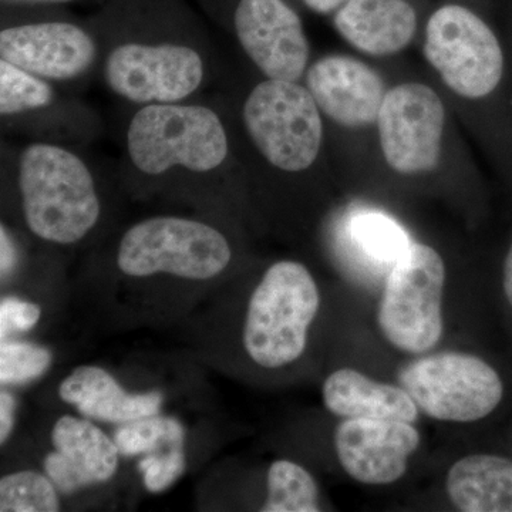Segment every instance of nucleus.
Wrapping results in <instances>:
<instances>
[{"instance_id":"f257e3e1","label":"nucleus","mask_w":512,"mask_h":512,"mask_svg":"<svg viewBox=\"0 0 512 512\" xmlns=\"http://www.w3.org/2000/svg\"><path fill=\"white\" fill-rule=\"evenodd\" d=\"M231 156L224 117L204 104H147L127 126V164L143 177H211L224 171Z\"/></svg>"},{"instance_id":"f03ea898","label":"nucleus","mask_w":512,"mask_h":512,"mask_svg":"<svg viewBox=\"0 0 512 512\" xmlns=\"http://www.w3.org/2000/svg\"><path fill=\"white\" fill-rule=\"evenodd\" d=\"M107 87L136 106L181 103L207 83L211 63L200 42L170 29H124L101 45Z\"/></svg>"},{"instance_id":"7ed1b4c3","label":"nucleus","mask_w":512,"mask_h":512,"mask_svg":"<svg viewBox=\"0 0 512 512\" xmlns=\"http://www.w3.org/2000/svg\"><path fill=\"white\" fill-rule=\"evenodd\" d=\"M16 165L23 215L36 237L76 244L96 227L101 212L96 181L76 151L36 141L20 151Z\"/></svg>"},{"instance_id":"20e7f679","label":"nucleus","mask_w":512,"mask_h":512,"mask_svg":"<svg viewBox=\"0 0 512 512\" xmlns=\"http://www.w3.org/2000/svg\"><path fill=\"white\" fill-rule=\"evenodd\" d=\"M319 305L318 286L308 268L299 262H276L249 301L244 329L248 355L266 369L295 362L305 352Z\"/></svg>"},{"instance_id":"39448f33","label":"nucleus","mask_w":512,"mask_h":512,"mask_svg":"<svg viewBox=\"0 0 512 512\" xmlns=\"http://www.w3.org/2000/svg\"><path fill=\"white\" fill-rule=\"evenodd\" d=\"M241 120L252 146L276 170L302 173L318 160L322 113L308 87L265 79L249 92Z\"/></svg>"},{"instance_id":"423d86ee","label":"nucleus","mask_w":512,"mask_h":512,"mask_svg":"<svg viewBox=\"0 0 512 512\" xmlns=\"http://www.w3.org/2000/svg\"><path fill=\"white\" fill-rule=\"evenodd\" d=\"M232 258L228 239L205 222L154 217L121 238L117 265L128 276L171 274L205 281L220 275Z\"/></svg>"},{"instance_id":"0eeeda50","label":"nucleus","mask_w":512,"mask_h":512,"mask_svg":"<svg viewBox=\"0 0 512 512\" xmlns=\"http://www.w3.org/2000/svg\"><path fill=\"white\" fill-rule=\"evenodd\" d=\"M446 265L436 249L410 244L393 264L379 305L380 329L403 352H427L443 335Z\"/></svg>"},{"instance_id":"6e6552de","label":"nucleus","mask_w":512,"mask_h":512,"mask_svg":"<svg viewBox=\"0 0 512 512\" xmlns=\"http://www.w3.org/2000/svg\"><path fill=\"white\" fill-rule=\"evenodd\" d=\"M424 56L458 96L477 100L497 89L504 55L493 29L463 3L439 6L427 20Z\"/></svg>"},{"instance_id":"1a4fd4ad","label":"nucleus","mask_w":512,"mask_h":512,"mask_svg":"<svg viewBox=\"0 0 512 512\" xmlns=\"http://www.w3.org/2000/svg\"><path fill=\"white\" fill-rule=\"evenodd\" d=\"M400 386L431 419L471 423L500 406L504 384L494 367L467 353L443 352L404 366Z\"/></svg>"},{"instance_id":"9d476101","label":"nucleus","mask_w":512,"mask_h":512,"mask_svg":"<svg viewBox=\"0 0 512 512\" xmlns=\"http://www.w3.org/2000/svg\"><path fill=\"white\" fill-rule=\"evenodd\" d=\"M444 121L443 101L426 84L389 90L376 120L386 163L400 174L433 171L440 163Z\"/></svg>"},{"instance_id":"9b49d317","label":"nucleus","mask_w":512,"mask_h":512,"mask_svg":"<svg viewBox=\"0 0 512 512\" xmlns=\"http://www.w3.org/2000/svg\"><path fill=\"white\" fill-rule=\"evenodd\" d=\"M0 59L49 82L70 83L101 63V45L96 33L72 20H26L0 30Z\"/></svg>"},{"instance_id":"f8f14e48","label":"nucleus","mask_w":512,"mask_h":512,"mask_svg":"<svg viewBox=\"0 0 512 512\" xmlns=\"http://www.w3.org/2000/svg\"><path fill=\"white\" fill-rule=\"evenodd\" d=\"M229 25L265 79L299 82L311 45L299 13L288 0H229Z\"/></svg>"},{"instance_id":"ddd939ff","label":"nucleus","mask_w":512,"mask_h":512,"mask_svg":"<svg viewBox=\"0 0 512 512\" xmlns=\"http://www.w3.org/2000/svg\"><path fill=\"white\" fill-rule=\"evenodd\" d=\"M419 446V431L407 421L346 419L335 431L340 464L362 484L396 483Z\"/></svg>"},{"instance_id":"4468645a","label":"nucleus","mask_w":512,"mask_h":512,"mask_svg":"<svg viewBox=\"0 0 512 512\" xmlns=\"http://www.w3.org/2000/svg\"><path fill=\"white\" fill-rule=\"evenodd\" d=\"M306 87L320 113L343 127L376 123L386 96L380 74L355 57H322L306 70Z\"/></svg>"},{"instance_id":"2eb2a0df","label":"nucleus","mask_w":512,"mask_h":512,"mask_svg":"<svg viewBox=\"0 0 512 512\" xmlns=\"http://www.w3.org/2000/svg\"><path fill=\"white\" fill-rule=\"evenodd\" d=\"M55 453L45 460L47 476L64 494H72L89 485L106 483L119 466L116 441L89 423L64 416L52 431Z\"/></svg>"},{"instance_id":"dca6fc26","label":"nucleus","mask_w":512,"mask_h":512,"mask_svg":"<svg viewBox=\"0 0 512 512\" xmlns=\"http://www.w3.org/2000/svg\"><path fill=\"white\" fill-rule=\"evenodd\" d=\"M419 13L410 0H346L333 25L340 36L370 56L402 52L416 35Z\"/></svg>"},{"instance_id":"f3484780","label":"nucleus","mask_w":512,"mask_h":512,"mask_svg":"<svg viewBox=\"0 0 512 512\" xmlns=\"http://www.w3.org/2000/svg\"><path fill=\"white\" fill-rule=\"evenodd\" d=\"M60 399L73 404L90 419L127 423L156 416L163 404V394H131L121 389L110 373L97 366L73 370L59 387Z\"/></svg>"},{"instance_id":"a211bd4d","label":"nucleus","mask_w":512,"mask_h":512,"mask_svg":"<svg viewBox=\"0 0 512 512\" xmlns=\"http://www.w3.org/2000/svg\"><path fill=\"white\" fill-rule=\"evenodd\" d=\"M323 403L330 413L346 419H419L417 404L403 387L379 383L353 369H340L323 383Z\"/></svg>"},{"instance_id":"6ab92c4d","label":"nucleus","mask_w":512,"mask_h":512,"mask_svg":"<svg viewBox=\"0 0 512 512\" xmlns=\"http://www.w3.org/2000/svg\"><path fill=\"white\" fill-rule=\"evenodd\" d=\"M451 503L464 512H512V461L491 454L458 460L447 474Z\"/></svg>"},{"instance_id":"aec40b11","label":"nucleus","mask_w":512,"mask_h":512,"mask_svg":"<svg viewBox=\"0 0 512 512\" xmlns=\"http://www.w3.org/2000/svg\"><path fill=\"white\" fill-rule=\"evenodd\" d=\"M59 93L55 83L0 59V114L3 120L39 117L55 109Z\"/></svg>"},{"instance_id":"412c9836","label":"nucleus","mask_w":512,"mask_h":512,"mask_svg":"<svg viewBox=\"0 0 512 512\" xmlns=\"http://www.w3.org/2000/svg\"><path fill=\"white\" fill-rule=\"evenodd\" d=\"M319 490L311 473L299 464L278 460L268 471L264 512H318Z\"/></svg>"},{"instance_id":"4be33fe9","label":"nucleus","mask_w":512,"mask_h":512,"mask_svg":"<svg viewBox=\"0 0 512 512\" xmlns=\"http://www.w3.org/2000/svg\"><path fill=\"white\" fill-rule=\"evenodd\" d=\"M185 431L173 417H143L116 431L119 451L124 456L160 453L164 447L184 448Z\"/></svg>"},{"instance_id":"5701e85b","label":"nucleus","mask_w":512,"mask_h":512,"mask_svg":"<svg viewBox=\"0 0 512 512\" xmlns=\"http://www.w3.org/2000/svg\"><path fill=\"white\" fill-rule=\"evenodd\" d=\"M350 232L357 247L384 264H394L410 245L402 227L379 212L357 215L350 224Z\"/></svg>"},{"instance_id":"b1692460","label":"nucleus","mask_w":512,"mask_h":512,"mask_svg":"<svg viewBox=\"0 0 512 512\" xmlns=\"http://www.w3.org/2000/svg\"><path fill=\"white\" fill-rule=\"evenodd\" d=\"M55 487L52 480L35 471L9 474L0 481V511H59L60 504Z\"/></svg>"},{"instance_id":"393cba45","label":"nucleus","mask_w":512,"mask_h":512,"mask_svg":"<svg viewBox=\"0 0 512 512\" xmlns=\"http://www.w3.org/2000/svg\"><path fill=\"white\" fill-rule=\"evenodd\" d=\"M52 362L49 350L22 342H3L0 346V382L26 383L46 372Z\"/></svg>"},{"instance_id":"a878e982","label":"nucleus","mask_w":512,"mask_h":512,"mask_svg":"<svg viewBox=\"0 0 512 512\" xmlns=\"http://www.w3.org/2000/svg\"><path fill=\"white\" fill-rule=\"evenodd\" d=\"M185 467L184 448L150 453L140 463L144 473V484L151 493H161L171 487L181 476Z\"/></svg>"},{"instance_id":"bb28decb","label":"nucleus","mask_w":512,"mask_h":512,"mask_svg":"<svg viewBox=\"0 0 512 512\" xmlns=\"http://www.w3.org/2000/svg\"><path fill=\"white\" fill-rule=\"evenodd\" d=\"M40 308L35 303L6 298L0 303V335L5 338L12 332H28L40 319Z\"/></svg>"},{"instance_id":"cd10ccee","label":"nucleus","mask_w":512,"mask_h":512,"mask_svg":"<svg viewBox=\"0 0 512 512\" xmlns=\"http://www.w3.org/2000/svg\"><path fill=\"white\" fill-rule=\"evenodd\" d=\"M16 400L10 393H0V443L8 440L15 424Z\"/></svg>"},{"instance_id":"c85d7f7f","label":"nucleus","mask_w":512,"mask_h":512,"mask_svg":"<svg viewBox=\"0 0 512 512\" xmlns=\"http://www.w3.org/2000/svg\"><path fill=\"white\" fill-rule=\"evenodd\" d=\"M0 249H2V255H0L2 276L9 275L15 269L16 262H18V252H16L15 244H13L12 238H10L3 225L2 231H0Z\"/></svg>"},{"instance_id":"c756f323","label":"nucleus","mask_w":512,"mask_h":512,"mask_svg":"<svg viewBox=\"0 0 512 512\" xmlns=\"http://www.w3.org/2000/svg\"><path fill=\"white\" fill-rule=\"evenodd\" d=\"M346 0H302L305 8L318 15H333Z\"/></svg>"},{"instance_id":"7c9ffc66","label":"nucleus","mask_w":512,"mask_h":512,"mask_svg":"<svg viewBox=\"0 0 512 512\" xmlns=\"http://www.w3.org/2000/svg\"><path fill=\"white\" fill-rule=\"evenodd\" d=\"M72 2L76 0H2L3 5L8 6H55Z\"/></svg>"},{"instance_id":"2f4dec72","label":"nucleus","mask_w":512,"mask_h":512,"mask_svg":"<svg viewBox=\"0 0 512 512\" xmlns=\"http://www.w3.org/2000/svg\"><path fill=\"white\" fill-rule=\"evenodd\" d=\"M504 292L512 306V245L504 262Z\"/></svg>"}]
</instances>
